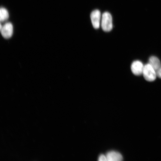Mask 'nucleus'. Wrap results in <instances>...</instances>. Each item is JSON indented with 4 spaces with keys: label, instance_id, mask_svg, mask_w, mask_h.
<instances>
[{
    "label": "nucleus",
    "instance_id": "obj_9",
    "mask_svg": "<svg viewBox=\"0 0 161 161\" xmlns=\"http://www.w3.org/2000/svg\"><path fill=\"white\" fill-rule=\"evenodd\" d=\"M98 160L99 161H107V160L106 156L103 154H101L100 155L98 158Z\"/></svg>",
    "mask_w": 161,
    "mask_h": 161
},
{
    "label": "nucleus",
    "instance_id": "obj_1",
    "mask_svg": "<svg viewBox=\"0 0 161 161\" xmlns=\"http://www.w3.org/2000/svg\"><path fill=\"white\" fill-rule=\"evenodd\" d=\"M101 26L103 30L105 32H109L112 29V18L109 12H105L102 14Z\"/></svg>",
    "mask_w": 161,
    "mask_h": 161
},
{
    "label": "nucleus",
    "instance_id": "obj_11",
    "mask_svg": "<svg viewBox=\"0 0 161 161\" xmlns=\"http://www.w3.org/2000/svg\"><path fill=\"white\" fill-rule=\"evenodd\" d=\"M0 30L1 29V28H2V26H1V24H0Z\"/></svg>",
    "mask_w": 161,
    "mask_h": 161
},
{
    "label": "nucleus",
    "instance_id": "obj_10",
    "mask_svg": "<svg viewBox=\"0 0 161 161\" xmlns=\"http://www.w3.org/2000/svg\"><path fill=\"white\" fill-rule=\"evenodd\" d=\"M157 76L158 78H161V65L160 67L156 70Z\"/></svg>",
    "mask_w": 161,
    "mask_h": 161
},
{
    "label": "nucleus",
    "instance_id": "obj_3",
    "mask_svg": "<svg viewBox=\"0 0 161 161\" xmlns=\"http://www.w3.org/2000/svg\"><path fill=\"white\" fill-rule=\"evenodd\" d=\"M144 66L139 60L134 61L131 65V69L133 73L136 75H140L143 73Z\"/></svg>",
    "mask_w": 161,
    "mask_h": 161
},
{
    "label": "nucleus",
    "instance_id": "obj_6",
    "mask_svg": "<svg viewBox=\"0 0 161 161\" xmlns=\"http://www.w3.org/2000/svg\"><path fill=\"white\" fill-rule=\"evenodd\" d=\"M106 155L108 161H120L123 159L122 155L115 151H109Z\"/></svg>",
    "mask_w": 161,
    "mask_h": 161
},
{
    "label": "nucleus",
    "instance_id": "obj_8",
    "mask_svg": "<svg viewBox=\"0 0 161 161\" xmlns=\"http://www.w3.org/2000/svg\"><path fill=\"white\" fill-rule=\"evenodd\" d=\"M9 17V13L7 10L4 8H1L0 10V20L1 22L4 21L7 19Z\"/></svg>",
    "mask_w": 161,
    "mask_h": 161
},
{
    "label": "nucleus",
    "instance_id": "obj_5",
    "mask_svg": "<svg viewBox=\"0 0 161 161\" xmlns=\"http://www.w3.org/2000/svg\"><path fill=\"white\" fill-rule=\"evenodd\" d=\"M2 36L5 38L11 37L13 33V26L12 24L8 22L5 24L0 30Z\"/></svg>",
    "mask_w": 161,
    "mask_h": 161
},
{
    "label": "nucleus",
    "instance_id": "obj_4",
    "mask_svg": "<svg viewBox=\"0 0 161 161\" xmlns=\"http://www.w3.org/2000/svg\"><path fill=\"white\" fill-rule=\"evenodd\" d=\"M93 27L96 29L99 28L100 26L101 14L97 10L93 11L90 15Z\"/></svg>",
    "mask_w": 161,
    "mask_h": 161
},
{
    "label": "nucleus",
    "instance_id": "obj_2",
    "mask_svg": "<svg viewBox=\"0 0 161 161\" xmlns=\"http://www.w3.org/2000/svg\"><path fill=\"white\" fill-rule=\"evenodd\" d=\"M142 74L145 79L148 81H154L157 77L156 71L148 63L144 66Z\"/></svg>",
    "mask_w": 161,
    "mask_h": 161
},
{
    "label": "nucleus",
    "instance_id": "obj_7",
    "mask_svg": "<svg viewBox=\"0 0 161 161\" xmlns=\"http://www.w3.org/2000/svg\"><path fill=\"white\" fill-rule=\"evenodd\" d=\"M149 64L156 71L161 66L160 60L154 56H151L148 59Z\"/></svg>",
    "mask_w": 161,
    "mask_h": 161
}]
</instances>
